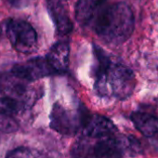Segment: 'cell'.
<instances>
[{"mask_svg":"<svg viewBox=\"0 0 158 158\" xmlns=\"http://www.w3.org/2000/svg\"><path fill=\"white\" fill-rule=\"evenodd\" d=\"M94 54L97 60L94 73L96 92L100 96H113L118 100L130 97L136 87L133 72L125 65L113 61L96 45H94Z\"/></svg>","mask_w":158,"mask_h":158,"instance_id":"obj_1","label":"cell"},{"mask_svg":"<svg viewBox=\"0 0 158 158\" xmlns=\"http://www.w3.org/2000/svg\"><path fill=\"white\" fill-rule=\"evenodd\" d=\"M134 27V14L123 2L112 4L100 11L94 24L98 36L112 45L126 42L133 34Z\"/></svg>","mask_w":158,"mask_h":158,"instance_id":"obj_2","label":"cell"},{"mask_svg":"<svg viewBox=\"0 0 158 158\" xmlns=\"http://www.w3.org/2000/svg\"><path fill=\"white\" fill-rule=\"evenodd\" d=\"M5 28L8 39L17 51L28 54L36 48V32L27 22L21 19L10 18L7 20Z\"/></svg>","mask_w":158,"mask_h":158,"instance_id":"obj_3","label":"cell"},{"mask_svg":"<svg viewBox=\"0 0 158 158\" xmlns=\"http://www.w3.org/2000/svg\"><path fill=\"white\" fill-rule=\"evenodd\" d=\"M98 141L93 146H87L85 142L74 145L76 157L84 158H121L124 151V143L116 135L96 139Z\"/></svg>","mask_w":158,"mask_h":158,"instance_id":"obj_4","label":"cell"},{"mask_svg":"<svg viewBox=\"0 0 158 158\" xmlns=\"http://www.w3.org/2000/svg\"><path fill=\"white\" fill-rule=\"evenodd\" d=\"M49 118L50 127L62 135H73L76 133L79 127L83 126L84 121V118H80L58 102L54 103Z\"/></svg>","mask_w":158,"mask_h":158,"instance_id":"obj_5","label":"cell"},{"mask_svg":"<svg viewBox=\"0 0 158 158\" xmlns=\"http://www.w3.org/2000/svg\"><path fill=\"white\" fill-rule=\"evenodd\" d=\"M11 71L29 82L38 80L42 77L56 74L47 57H36L24 63L16 64L11 68Z\"/></svg>","mask_w":158,"mask_h":158,"instance_id":"obj_6","label":"cell"},{"mask_svg":"<svg viewBox=\"0 0 158 158\" xmlns=\"http://www.w3.org/2000/svg\"><path fill=\"white\" fill-rule=\"evenodd\" d=\"M82 127L84 136L93 139L109 137L116 133V127L114 123L99 114L84 117Z\"/></svg>","mask_w":158,"mask_h":158,"instance_id":"obj_7","label":"cell"},{"mask_svg":"<svg viewBox=\"0 0 158 158\" xmlns=\"http://www.w3.org/2000/svg\"><path fill=\"white\" fill-rule=\"evenodd\" d=\"M46 2L57 33L60 35H66L71 33L73 23L61 0H46Z\"/></svg>","mask_w":158,"mask_h":158,"instance_id":"obj_8","label":"cell"},{"mask_svg":"<svg viewBox=\"0 0 158 158\" xmlns=\"http://www.w3.org/2000/svg\"><path fill=\"white\" fill-rule=\"evenodd\" d=\"M70 47L66 41H59L55 43L46 56L51 67L57 73H63L69 66Z\"/></svg>","mask_w":158,"mask_h":158,"instance_id":"obj_9","label":"cell"},{"mask_svg":"<svg viewBox=\"0 0 158 158\" xmlns=\"http://www.w3.org/2000/svg\"><path fill=\"white\" fill-rule=\"evenodd\" d=\"M131 120L136 128L145 137L154 139L158 137V117L144 112H135L131 114Z\"/></svg>","mask_w":158,"mask_h":158,"instance_id":"obj_10","label":"cell"},{"mask_svg":"<svg viewBox=\"0 0 158 158\" xmlns=\"http://www.w3.org/2000/svg\"><path fill=\"white\" fill-rule=\"evenodd\" d=\"M106 0H78L75 4L74 16L80 25H87L94 18Z\"/></svg>","mask_w":158,"mask_h":158,"instance_id":"obj_11","label":"cell"},{"mask_svg":"<svg viewBox=\"0 0 158 158\" xmlns=\"http://www.w3.org/2000/svg\"><path fill=\"white\" fill-rule=\"evenodd\" d=\"M25 108V105L22 102L0 93V113L13 116Z\"/></svg>","mask_w":158,"mask_h":158,"instance_id":"obj_12","label":"cell"},{"mask_svg":"<svg viewBox=\"0 0 158 158\" xmlns=\"http://www.w3.org/2000/svg\"><path fill=\"white\" fill-rule=\"evenodd\" d=\"M18 129L17 122L11 115L0 113V131L2 132H15Z\"/></svg>","mask_w":158,"mask_h":158,"instance_id":"obj_13","label":"cell"},{"mask_svg":"<svg viewBox=\"0 0 158 158\" xmlns=\"http://www.w3.org/2000/svg\"><path fill=\"white\" fill-rule=\"evenodd\" d=\"M6 158H36L35 152L27 147H18L10 151Z\"/></svg>","mask_w":158,"mask_h":158,"instance_id":"obj_14","label":"cell"}]
</instances>
